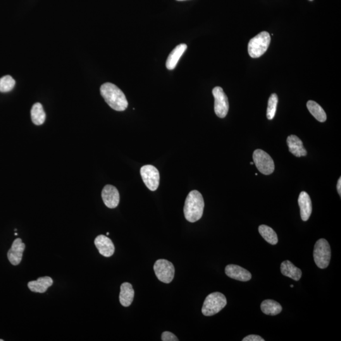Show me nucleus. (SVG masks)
Returning a JSON list of instances; mask_svg holds the SVG:
<instances>
[{"mask_svg": "<svg viewBox=\"0 0 341 341\" xmlns=\"http://www.w3.org/2000/svg\"><path fill=\"white\" fill-rule=\"evenodd\" d=\"M106 103L114 110L123 111L128 108V102L122 90L111 83H105L100 89Z\"/></svg>", "mask_w": 341, "mask_h": 341, "instance_id": "f257e3e1", "label": "nucleus"}, {"mask_svg": "<svg viewBox=\"0 0 341 341\" xmlns=\"http://www.w3.org/2000/svg\"><path fill=\"white\" fill-rule=\"evenodd\" d=\"M204 209V198L199 191H191L185 200L184 214L186 219L195 223L201 219Z\"/></svg>", "mask_w": 341, "mask_h": 341, "instance_id": "f03ea898", "label": "nucleus"}, {"mask_svg": "<svg viewBox=\"0 0 341 341\" xmlns=\"http://www.w3.org/2000/svg\"><path fill=\"white\" fill-rule=\"evenodd\" d=\"M227 300L225 295L221 293H211L207 296L202 307V312L205 316H214L226 307Z\"/></svg>", "mask_w": 341, "mask_h": 341, "instance_id": "7ed1b4c3", "label": "nucleus"}, {"mask_svg": "<svg viewBox=\"0 0 341 341\" xmlns=\"http://www.w3.org/2000/svg\"><path fill=\"white\" fill-rule=\"evenodd\" d=\"M271 35L268 32H262L250 40L248 51L253 58L262 56L268 49Z\"/></svg>", "mask_w": 341, "mask_h": 341, "instance_id": "20e7f679", "label": "nucleus"}, {"mask_svg": "<svg viewBox=\"0 0 341 341\" xmlns=\"http://www.w3.org/2000/svg\"><path fill=\"white\" fill-rule=\"evenodd\" d=\"M315 262L320 269H326L329 266L331 258L330 245L325 239L317 241L314 250Z\"/></svg>", "mask_w": 341, "mask_h": 341, "instance_id": "39448f33", "label": "nucleus"}, {"mask_svg": "<svg viewBox=\"0 0 341 341\" xmlns=\"http://www.w3.org/2000/svg\"><path fill=\"white\" fill-rule=\"evenodd\" d=\"M253 159L257 168L265 175H269L274 171L273 159L266 152L261 149H257L253 154Z\"/></svg>", "mask_w": 341, "mask_h": 341, "instance_id": "423d86ee", "label": "nucleus"}, {"mask_svg": "<svg viewBox=\"0 0 341 341\" xmlns=\"http://www.w3.org/2000/svg\"><path fill=\"white\" fill-rule=\"evenodd\" d=\"M154 270L158 280L164 283H170L175 276V267L165 259L157 260L155 262Z\"/></svg>", "mask_w": 341, "mask_h": 341, "instance_id": "0eeeda50", "label": "nucleus"}, {"mask_svg": "<svg viewBox=\"0 0 341 341\" xmlns=\"http://www.w3.org/2000/svg\"><path fill=\"white\" fill-rule=\"evenodd\" d=\"M214 97V111L217 116L221 118H225L229 111V102L227 95L220 87H216L212 90Z\"/></svg>", "mask_w": 341, "mask_h": 341, "instance_id": "6e6552de", "label": "nucleus"}, {"mask_svg": "<svg viewBox=\"0 0 341 341\" xmlns=\"http://www.w3.org/2000/svg\"><path fill=\"white\" fill-rule=\"evenodd\" d=\"M143 182L150 190L156 191L159 187L160 175L158 169L152 165H145L140 169Z\"/></svg>", "mask_w": 341, "mask_h": 341, "instance_id": "1a4fd4ad", "label": "nucleus"}, {"mask_svg": "<svg viewBox=\"0 0 341 341\" xmlns=\"http://www.w3.org/2000/svg\"><path fill=\"white\" fill-rule=\"evenodd\" d=\"M101 195L104 204L109 209L116 208L120 203V194L118 189L113 185L105 186Z\"/></svg>", "mask_w": 341, "mask_h": 341, "instance_id": "9d476101", "label": "nucleus"}, {"mask_svg": "<svg viewBox=\"0 0 341 341\" xmlns=\"http://www.w3.org/2000/svg\"><path fill=\"white\" fill-rule=\"evenodd\" d=\"M25 248V245L20 238H16L14 240L11 249L8 250L7 254L9 262L13 266H17L22 261Z\"/></svg>", "mask_w": 341, "mask_h": 341, "instance_id": "9b49d317", "label": "nucleus"}, {"mask_svg": "<svg viewBox=\"0 0 341 341\" xmlns=\"http://www.w3.org/2000/svg\"><path fill=\"white\" fill-rule=\"evenodd\" d=\"M225 273L230 278L243 282H247L252 279V274L249 271L237 265H228L226 267Z\"/></svg>", "mask_w": 341, "mask_h": 341, "instance_id": "f8f14e48", "label": "nucleus"}, {"mask_svg": "<svg viewBox=\"0 0 341 341\" xmlns=\"http://www.w3.org/2000/svg\"><path fill=\"white\" fill-rule=\"evenodd\" d=\"M94 244L100 254L102 256L110 257L114 254L115 248H114L113 243L106 236L99 235L95 238Z\"/></svg>", "mask_w": 341, "mask_h": 341, "instance_id": "ddd939ff", "label": "nucleus"}, {"mask_svg": "<svg viewBox=\"0 0 341 341\" xmlns=\"http://www.w3.org/2000/svg\"><path fill=\"white\" fill-rule=\"evenodd\" d=\"M298 204L300 208V215L303 221L309 220L312 212V204L311 197L306 192L300 193L298 198Z\"/></svg>", "mask_w": 341, "mask_h": 341, "instance_id": "4468645a", "label": "nucleus"}, {"mask_svg": "<svg viewBox=\"0 0 341 341\" xmlns=\"http://www.w3.org/2000/svg\"><path fill=\"white\" fill-rule=\"evenodd\" d=\"M287 144L290 152L296 157L307 156V150L305 149L302 140L297 136L295 135L289 136L287 138Z\"/></svg>", "mask_w": 341, "mask_h": 341, "instance_id": "2eb2a0df", "label": "nucleus"}, {"mask_svg": "<svg viewBox=\"0 0 341 341\" xmlns=\"http://www.w3.org/2000/svg\"><path fill=\"white\" fill-rule=\"evenodd\" d=\"M53 284V281L50 277H42L36 281H30L28 283V288L31 292L38 293H44Z\"/></svg>", "mask_w": 341, "mask_h": 341, "instance_id": "dca6fc26", "label": "nucleus"}, {"mask_svg": "<svg viewBox=\"0 0 341 341\" xmlns=\"http://www.w3.org/2000/svg\"><path fill=\"white\" fill-rule=\"evenodd\" d=\"M187 48V45L181 44L176 46L175 49L169 54L168 59H167L166 66L168 70H173L177 65L178 62L180 60L181 57L184 53Z\"/></svg>", "mask_w": 341, "mask_h": 341, "instance_id": "f3484780", "label": "nucleus"}, {"mask_svg": "<svg viewBox=\"0 0 341 341\" xmlns=\"http://www.w3.org/2000/svg\"><path fill=\"white\" fill-rule=\"evenodd\" d=\"M120 302L122 306L128 307L132 304L135 292L130 283H124L121 285Z\"/></svg>", "mask_w": 341, "mask_h": 341, "instance_id": "a211bd4d", "label": "nucleus"}, {"mask_svg": "<svg viewBox=\"0 0 341 341\" xmlns=\"http://www.w3.org/2000/svg\"><path fill=\"white\" fill-rule=\"evenodd\" d=\"M281 271L283 275L292 278L295 281H299L302 278L301 269L297 268L294 264L289 261L283 262L281 264Z\"/></svg>", "mask_w": 341, "mask_h": 341, "instance_id": "6ab92c4d", "label": "nucleus"}, {"mask_svg": "<svg viewBox=\"0 0 341 341\" xmlns=\"http://www.w3.org/2000/svg\"><path fill=\"white\" fill-rule=\"evenodd\" d=\"M262 312L268 316H277L282 312L283 308L278 302L273 300H264L261 304Z\"/></svg>", "mask_w": 341, "mask_h": 341, "instance_id": "aec40b11", "label": "nucleus"}, {"mask_svg": "<svg viewBox=\"0 0 341 341\" xmlns=\"http://www.w3.org/2000/svg\"><path fill=\"white\" fill-rule=\"evenodd\" d=\"M30 113L32 123L35 125H41L46 120V113L44 111L43 107L39 102L33 105Z\"/></svg>", "mask_w": 341, "mask_h": 341, "instance_id": "412c9836", "label": "nucleus"}, {"mask_svg": "<svg viewBox=\"0 0 341 341\" xmlns=\"http://www.w3.org/2000/svg\"><path fill=\"white\" fill-rule=\"evenodd\" d=\"M307 108L311 113L320 122H325L327 115L325 111L319 104L314 101H309L307 104Z\"/></svg>", "mask_w": 341, "mask_h": 341, "instance_id": "4be33fe9", "label": "nucleus"}, {"mask_svg": "<svg viewBox=\"0 0 341 341\" xmlns=\"http://www.w3.org/2000/svg\"><path fill=\"white\" fill-rule=\"evenodd\" d=\"M259 233L267 242L271 245H276L278 243V237L275 231L266 225H261L259 228Z\"/></svg>", "mask_w": 341, "mask_h": 341, "instance_id": "5701e85b", "label": "nucleus"}, {"mask_svg": "<svg viewBox=\"0 0 341 341\" xmlns=\"http://www.w3.org/2000/svg\"><path fill=\"white\" fill-rule=\"evenodd\" d=\"M278 103V97L276 94H273L269 97L268 109H267V118L271 120L275 116L277 106Z\"/></svg>", "mask_w": 341, "mask_h": 341, "instance_id": "b1692460", "label": "nucleus"}, {"mask_svg": "<svg viewBox=\"0 0 341 341\" xmlns=\"http://www.w3.org/2000/svg\"><path fill=\"white\" fill-rule=\"evenodd\" d=\"M15 81L11 76L6 75L0 78V92H8L13 89Z\"/></svg>", "mask_w": 341, "mask_h": 341, "instance_id": "393cba45", "label": "nucleus"}, {"mask_svg": "<svg viewBox=\"0 0 341 341\" xmlns=\"http://www.w3.org/2000/svg\"><path fill=\"white\" fill-rule=\"evenodd\" d=\"M161 340L163 341H178V338L173 333L170 332H164L162 334Z\"/></svg>", "mask_w": 341, "mask_h": 341, "instance_id": "a878e982", "label": "nucleus"}, {"mask_svg": "<svg viewBox=\"0 0 341 341\" xmlns=\"http://www.w3.org/2000/svg\"><path fill=\"white\" fill-rule=\"evenodd\" d=\"M263 338L257 335H250L243 339V341H264Z\"/></svg>", "mask_w": 341, "mask_h": 341, "instance_id": "bb28decb", "label": "nucleus"}, {"mask_svg": "<svg viewBox=\"0 0 341 341\" xmlns=\"http://www.w3.org/2000/svg\"><path fill=\"white\" fill-rule=\"evenodd\" d=\"M337 190H338V192L339 195H341V178L340 177V179H339L338 182V185H337Z\"/></svg>", "mask_w": 341, "mask_h": 341, "instance_id": "cd10ccee", "label": "nucleus"}, {"mask_svg": "<svg viewBox=\"0 0 341 341\" xmlns=\"http://www.w3.org/2000/svg\"><path fill=\"white\" fill-rule=\"evenodd\" d=\"M254 164V162H251V163H250V164H252H252Z\"/></svg>", "mask_w": 341, "mask_h": 341, "instance_id": "c85d7f7f", "label": "nucleus"}, {"mask_svg": "<svg viewBox=\"0 0 341 341\" xmlns=\"http://www.w3.org/2000/svg\"><path fill=\"white\" fill-rule=\"evenodd\" d=\"M177 1H185V0H177Z\"/></svg>", "mask_w": 341, "mask_h": 341, "instance_id": "c756f323", "label": "nucleus"}, {"mask_svg": "<svg viewBox=\"0 0 341 341\" xmlns=\"http://www.w3.org/2000/svg\"><path fill=\"white\" fill-rule=\"evenodd\" d=\"M291 287H292V288L294 287V285H291Z\"/></svg>", "mask_w": 341, "mask_h": 341, "instance_id": "7c9ffc66", "label": "nucleus"}, {"mask_svg": "<svg viewBox=\"0 0 341 341\" xmlns=\"http://www.w3.org/2000/svg\"><path fill=\"white\" fill-rule=\"evenodd\" d=\"M109 235V233H106V235H107V236H108Z\"/></svg>", "mask_w": 341, "mask_h": 341, "instance_id": "2f4dec72", "label": "nucleus"}, {"mask_svg": "<svg viewBox=\"0 0 341 341\" xmlns=\"http://www.w3.org/2000/svg\"><path fill=\"white\" fill-rule=\"evenodd\" d=\"M15 236L18 235V234H17V233H15Z\"/></svg>", "mask_w": 341, "mask_h": 341, "instance_id": "473e14b6", "label": "nucleus"}, {"mask_svg": "<svg viewBox=\"0 0 341 341\" xmlns=\"http://www.w3.org/2000/svg\"><path fill=\"white\" fill-rule=\"evenodd\" d=\"M0 341H3V340H0Z\"/></svg>", "mask_w": 341, "mask_h": 341, "instance_id": "72a5a7b5", "label": "nucleus"}, {"mask_svg": "<svg viewBox=\"0 0 341 341\" xmlns=\"http://www.w3.org/2000/svg\"><path fill=\"white\" fill-rule=\"evenodd\" d=\"M309 1H313V0H309Z\"/></svg>", "mask_w": 341, "mask_h": 341, "instance_id": "f704fd0d", "label": "nucleus"}]
</instances>
